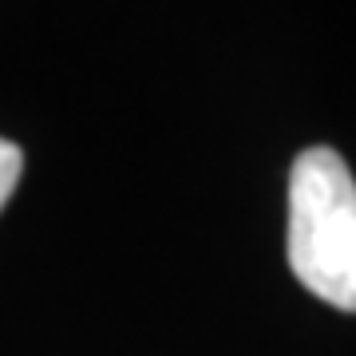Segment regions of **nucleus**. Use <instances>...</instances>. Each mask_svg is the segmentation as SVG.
Wrapping results in <instances>:
<instances>
[{"mask_svg":"<svg viewBox=\"0 0 356 356\" xmlns=\"http://www.w3.org/2000/svg\"><path fill=\"white\" fill-rule=\"evenodd\" d=\"M285 254L313 297L356 313V178L332 147L293 159Z\"/></svg>","mask_w":356,"mask_h":356,"instance_id":"nucleus-1","label":"nucleus"},{"mask_svg":"<svg viewBox=\"0 0 356 356\" xmlns=\"http://www.w3.org/2000/svg\"><path fill=\"white\" fill-rule=\"evenodd\" d=\"M20 170H24V154H20V147L8 139H0V210H4V202L13 198L16 182H20Z\"/></svg>","mask_w":356,"mask_h":356,"instance_id":"nucleus-2","label":"nucleus"}]
</instances>
